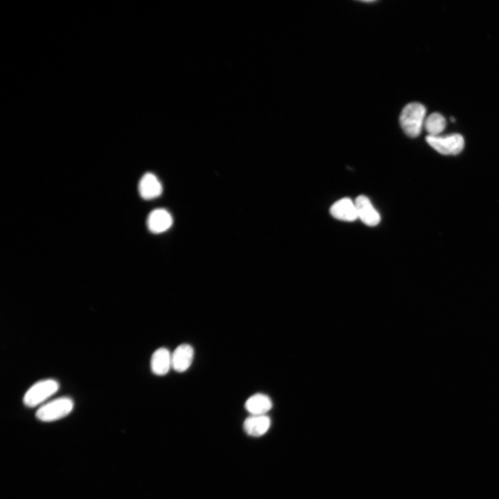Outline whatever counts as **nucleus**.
Returning a JSON list of instances; mask_svg holds the SVG:
<instances>
[{
    "mask_svg": "<svg viewBox=\"0 0 499 499\" xmlns=\"http://www.w3.org/2000/svg\"><path fill=\"white\" fill-rule=\"evenodd\" d=\"M194 356L193 348L189 344L179 346L171 355V367L178 373L185 372L191 365Z\"/></svg>",
    "mask_w": 499,
    "mask_h": 499,
    "instance_id": "obj_7",
    "label": "nucleus"
},
{
    "mask_svg": "<svg viewBox=\"0 0 499 499\" xmlns=\"http://www.w3.org/2000/svg\"><path fill=\"white\" fill-rule=\"evenodd\" d=\"M73 408L74 403L71 399L59 398L41 407L37 413V417L46 422L57 421L68 415Z\"/></svg>",
    "mask_w": 499,
    "mask_h": 499,
    "instance_id": "obj_2",
    "label": "nucleus"
},
{
    "mask_svg": "<svg viewBox=\"0 0 499 499\" xmlns=\"http://www.w3.org/2000/svg\"><path fill=\"white\" fill-rule=\"evenodd\" d=\"M152 372L158 376L167 375L171 367V355L166 348L157 350L152 355L151 361Z\"/></svg>",
    "mask_w": 499,
    "mask_h": 499,
    "instance_id": "obj_11",
    "label": "nucleus"
},
{
    "mask_svg": "<svg viewBox=\"0 0 499 499\" xmlns=\"http://www.w3.org/2000/svg\"><path fill=\"white\" fill-rule=\"evenodd\" d=\"M446 124L444 117L438 113L431 114L424 122V127L431 136H438L445 129Z\"/></svg>",
    "mask_w": 499,
    "mask_h": 499,
    "instance_id": "obj_13",
    "label": "nucleus"
},
{
    "mask_svg": "<svg viewBox=\"0 0 499 499\" xmlns=\"http://www.w3.org/2000/svg\"><path fill=\"white\" fill-rule=\"evenodd\" d=\"M426 140L436 151L445 156L458 155L463 150L464 146V138L460 134L447 136L428 135Z\"/></svg>",
    "mask_w": 499,
    "mask_h": 499,
    "instance_id": "obj_4",
    "label": "nucleus"
},
{
    "mask_svg": "<svg viewBox=\"0 0 499 499\" xmlns=\"http://www.w3.org/2000/svg\"><path fill=\"white\" fill-rule=\"evenodd\" d=\"M59 388V383L54 379L39 382L26 393L24 403L29 407L37 406L53 396Z\"/></svg>",
    "mask_w": 499,
    "mask_h": 499,
    "instance_id": "obj_3",
    "label": "nucleus"
},
{
    "mask_svg": "<svg viewBox=\"0 0 499 499\" xmlns=\"http://www.w3.org/2000/svg\"><path fill=\"white\" fill-rule=\"evenodd\" d=\"M272 421L267 415H252L243 424L245 433L252 437H261L270 429Z\"/></svg>",
    "mask_w": 499,
    "mask_h": 499,
    "instance_id": "obj_10",
    "label": "nucleus"
},
{
    "mask_svg": "<svg viewBox=\"0 0 499 499\" xmlns=\"http://www.w3.org/2000/svg\"><path fill=\"white\" fill-rule=\"evenodd\" d=\"M330 214L334 218L346 222H353L359 218L355 202L349 198L340 199L334 203L330 208Z\"/></svg>",
    "mask_w": 499,
    "mask_h": 499,
    "instance_id": "obj_6",
    "label": "nucleus"
},
{
    "mask_svg": "<svg viewBox=\"0 0 499 499\" xmlns=\"http://www.w3.org/2000/svg\"><path fill=\"white\" fill-rule=\"evenodd\" d=\"M358 218L368 226L375 227L381 221V216L370 199L361 195L355 200Z\"/></svg>",
    "mask_w": 499,
    "mask_h": 499,
    "instance_id": "obj_5",
    "label": "nucleus"
},
{
    "mask_svg": "<svg viewBox=\"0 0 499 499\" xmlns=\"http://www.w3.org/2000/svg\"><path fill=\"white\" fill-rule=\"evenodd\" d=\"M173 224L171 214L164 209L152 211L147 218V227L154 234L162 233L169 229Z\"/></svg>",
    "mask_w": 499,
    "mask_h": 499,
    "instance_id": "obj_8",
    "label": "nucleus"
},
{
    "mask_svg": "<svg viewBox=\"0 0 499 499\" xmlns=\"http://www.w3.org/2000/svg\"><path fill=\"white\" fill-rule=\"evenodd\" d=\"M139 192L145 200H152L159 197L162 192V186L158 178L152 173H145L139 183Z\"/></svg>",
    "mask_w": 499,
    "mask_h": 499,
    "instance_id": "obj_9",
    "label": "nucleus"
},
{
    "mask_svg": "<svg viewBox=\"0 0 499 499\" xmlns=\"http://www.w3.org/2000/svg\"><path fill=\"white\" fill-rule=\"evenodd\" d=\"M245 409L252 415H266L273 407L271 399L264 394H256L245 402Z\"/></svg>",
    "mask_w": 499,
    "mask_h": 499,
    "instance_id": "obj_12",
    "label": "nucleus"
},
{
    "mask_svg": "<svg viewBox=\"0 0 499 499\" xmlns=\"http://www.w3.org/2000/svg\"><path fill=\"white\" fill-rule=\"evenodd\" d=\"M426 109L424 105L413 102L406 105L400 115V124L409 138L418 137L424 125Z\"/></svg>",
    "mask_w": 499,
    "mask_h": 499,
    "instance_id": "obj_1",
    "label": "nucleus"
}]
</instances>
